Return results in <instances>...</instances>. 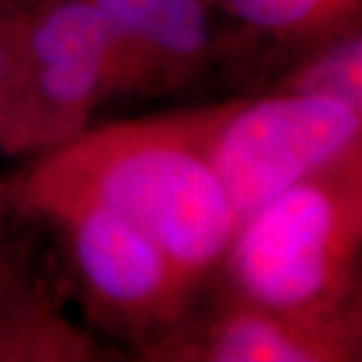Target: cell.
<instances>
[{
	"label": "cell",
	"mask_w": 362,
	"mask_h": 362,
	"mask_svg": "<svg viewBox=\"0 0 362 362\" xmlns=\"http://www.w3.org/2000/svg\"><path fill=\"white\" fill-rule=\"evenodd\" d=\"M28 10L0 17V153L17 156L24 108Z\"/></svg>",
	"instance_id": "11"
},
{
	"label": "cell",
	"mask_w": 362,
	"mask_h": 362,
	"mask_svg": "<svg viewBox=\"0 0 362 362\" xmlns=\"http://www.w3.org/2000/svg\"><path fill=\"white\" fill-rule=\"evenodd\" d=\"M252 31L313 47L360 24L362 0H212Z\"/></svg>",
	"instance_id": "9"
},
{
	"label": "cell",
	"mask_w": 362,
	"mask_h": 362,
	"mask_svg": "<svg viewBox=\"0 0 362 362\" xmlns=\"http://www.w3.org/2000/svg\"><path fill=\"white\" fill-rule=\"evenodd\" d=\"M275 90L320 94L362 111L360 24L308 47V54L275 85Z\"/></svg>",
	"instance_id": "10"
},
{
	"label": "cell",
	"mask_w": 362,
	"mask_h": 362,
	"mask_svg": "<svg viewBox=\"0 0 362 362\" xmlns=\"http://www.w3.org/2000/svg\"><path fill=\"white\" fill-rule=\"evenodd\" d=\"M212 0H160L132 47L134 94L198 76L212 54Z\"/></svg>",
	"instance_id": "8"
},
{
	"label": "cell",
	"mask_w": 362,
	"mask_h": 362,
	"mask_svg": "<svg viewBox=\"0 0 362 362\" xmlns=\"http://www.w3.org/2000/svg\"><path fill=\"white\" fill-rule=\"evenodd\" d=\"M24 216L54 230L92 320L141 358L191 315L200 287L125 216L88 200L45 202Z\"/></svg>",
	"instance_id": "3"
},
{
	"label": "cell",
	"mask_w": 362,
	"mask_h": 362,
	"mask_svg": "<svg viewBox=\"0 0 362 362\" xmlns=\"http://www.w3.org/2000/svg\"><path fill=\"white\" fill-rule=\"evenodd\" d=\"M165 362H353L362 358V299L308 308H271L219 296L148 351Z\"/></svg>",
	"instance_id": "6"
},
{
	"label": "cell",
	"mask_w": 362,
	"mask_h": 362,
	"mask_svg": "<svg viewBox=\"0 0 362 362\" xmlns=\"http://www.w3.org/2000/svg\"><path fill=\"white\" fill-rule=\"evenodd\" d=\"M118 94V42L92 0H45L28 10L24 108L17 156L38 153L88 127Z\"/></svg>",
	"instance_id": "5"
},
{
	"label": "cell",
	"mask_w": 362,
	"mask_h": 362,
	"mask_svg": "<svg viewBox=\"0 0 362 362\" xmlns=\"http://www.w3.org/2000/svg\"><path fill=\"white\" fill-rule=\"evenodd\" d=\"M200 125L209 165L238 221L362 141V111L287 90L200 106Z\"/></svg>",
	"instance_id": "4"
},
{
	"label": "cell",
	"mask_w": 362,
	"mask_h": 362,
	"mask_svg": "<svg viewBox=\"0 0 362 362\" xmlns=\"http://www.w3.org/2000/svg\"><path fill=\"white\" fill-rule=\"evenodd\" d=\"M362 141L238 221L216 271L226 299L271 308L360 296Z\"/></svg>",
	"instance_id": "2"
},
{
	"label": "cell",
	"mask_w": 362,
	"mask_h": 362,
	"mask_svg": "<svg viewBox=\"0 0 362 362\" xmlns=\"http://www.w3.org/2000/svg\"><path fill=\"white\" fill-rule=\"evenodd\" d=\"M21 214L88 200L139 226L188 280L216 271L238 216L209 165L200 106L85 127L38 151L7 186Z\"/></svg>",
	"instance_id": "1"
},
{
	"label": "cell",
	"mask_w": 362,
	"mask_h": 362,
	"mask_svg": "<svg viewBox=\"0 0 362 362\" xmlns=\"http://www.w3.org/2000/svg\"><path fill=\"white\" fill-rule=\"evenodd\" d=\"M38 3H45V0H31V7H35Z\"/></svg>",
	"instance_id": "14"
},
{
	"label": "cell",
	"mask_w": 362,
	"mask_h": 362,
	"mask_svg": "<svg viewBox=\"0 0 362 362\" xmlns=\"http://www.w3.org/2000/svg\"><path fill=\"white\" fill-rule=\"evenodd\" d=\"M10 207V198H7V188L0 186V252L5 250L3 245V226H5V212Z\"/></svg>",
	"instance_id": "13"
},
{
	"label": "cell",
	"mask_w": 362,
	"mask_h": 362,
	"mask_svg": "<svg viewBox=\"0 0 362 362\" xmlns=\"http://www.w3.org/2000/svg\"><path fill=\"white\" fill-rule=\"evenodd\" d=\"M101 349L54 308L24 259L0 252V362H88Z\"/></svg>",
	"instance_id": "7"
},
{
	"label": "cell",
	"mask_w": 362,
	"mask_h": 362,
	"mask_svg": "<svg viewBox=\"0 0 362 362\" xmlns=\"http://www.w3.org/2000/svg\"><path fill=\"white\" fill-rule=\"evenodd\" d=\"M31 10V0H0V17Z\"/></svg>",
	"instance_id": "12"
}]
</instances>
